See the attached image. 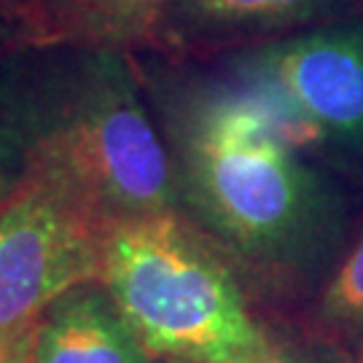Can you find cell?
Wrapping results in <instances>:
<instances>
[{
    "mask_svg": "<svg viewBox=\"0 0 363 363\" xmlns=\"http://www.w3.org/2000/svg\"><path fill=\"white\" fill-rule=\"evenodd\" d=\"M172 162L178 210L272 291L323 286L347 245V199L259 94L216 65L135 54Z\"/></svg>",
    "mask_w": 363,
    "mask_h": 363,
    "instance_id": "1",
    "label": "cell"
},
{
    "mask_svg": "<svg viewBox=\"0 0 363 363\" xmlns=\"http://www.w3.org/2000/svg\"><path fill=\"white\" fill-rule=\"evenodd\" d=\"M0 127L19 178L111 220L178 210L167 145L132 52L16 43L0 62Z\"/></svg>",
    "mask_w": 363,
    "mask_h": 363,
    "instance_id": "2",
    "label": "cell"
},
{
    "mask_svg": "<svg viewBox=\"0 0 363 363\" xmlns=\"http://www.w3.org/2000/svg\"><path fill=\"white\" fill-rule=\"evenodd\" d=\"M97 280L154 361L245 363L269 347L237 267L181 210L105 223Z\"/></svg>",
    "mask_w": 363,
    "mask_h": 363,
    "instance_id": "3",
    "label": "cell"
},
{
    "mask_svg": "<svg viewBox=\"0 0 363 363\" xmlns=\"http://www.w3.org/2000/svg\"><path fill=\"white\" fill-rule=\"evenodd\" d=\"M259 94L296 151L363 167V19H342L210 60Z\"/></svg>",
    "mask_w": 363,
    "mask_h": 363,
    "instance_id": "4",
    "label": "cell"
},
{
    "mask_svg": "<svg viewBox=\"0 0 363 363\" xmlns=\"http://www.w3.org/2000/svg\"><path fill=\"white\" fill-rule=\"evenodd\" d=\"M103 220L38 178L0 205V334L38 320L65 291L97 280Z\"/></svg>",
    "mask_w": 363,
    "mask_h": 363,
    "instance_id": "5",
    "label": "cell"
},
{
    "mask_svg": "<svg viewBox=\"0 0 363 363\" xmlns=\"http://www.w3.org/2000/svg\"><path fill=\"white\" fill-rule=\"evenodd\" d=\"M361 6L363 0H172L156 52L210 62L350 19Z\"/></svg>",
    "mask_w": 363,
    "mask_h": 363,
    "instance_id": "6",
    "label": "cell"
},
{
    "mask_svg": "<svg viewBox=\"0 0 363 363\" xmlns=\"http://www.w3.org/2000/svg\"><path fill=\"white\" fill-rule=\"evenodd\" d=\"M30 363H154L100 280L65 291L38 315Z\"/></svg>",
    "mask_w": 363,
    "mask_h": 363,
    "instance_id": "7",
    "label": "cell"
},
{
    "mask_svg": "<svg viewBox=\"0 0 363 363\" xmlns=\"http://www.w3.org/2000/svg\"><path fill=\"white\" fill-rule=\"evenodd\" d=\"M172 0H33L19 43H76L156 52Z\"/></svg>",
    "mask_w": 363,
    "mask_h": 363,
    "instance_id": "8",
    "label": "cell"
},
{
    "mask_svg": "<svg viewBox=\"0 0 363 363\" xmlns=\"http://www.w3.org/2000/svg\"><path fill=\"white\" fill-rule=\"evenodd\" d=\"M312 320L331 342H363V218L318 291Z\"/></svg>",
    "mask_w": 363,
    "mask_h": 363,
    "instance_id": "9",
    "label": "cell"
},
{
    "mask_svg": "<svg viewBox=\"0 0 363 363\" xmlns=\"http://www.w3.org/2000/svg\"><path fill=\"white\" fill-rule=\"evenodd\" d=\"M245 363H355L347 352L337 347L331 339H310V342H280L269 339V347Z\"/></svg>",
    "mask_w": 363,
    "mask_h": 363,
    "instance_id": "10",
    "label": "cell"
},
{
    "mask_svg": "<svg viewBox=\"0 0 363 363\" xmlns=\"http://www.w3.org/2000/svg\"><path fill=\"white\" fill-rule=\"evenodd\" d=\"M35 323L0 334V363H30Z\"/></svg>",
    "mask_w": 363,
    "mask_h": 363,
    "instance_id": "11",
    "label": "cell"
},
{
    "mask_svg": "<svg viewBox=\"0 0 363 363\" xmlns=\"http://www.w3.org/2000/svg\"><path fill=\"white\" fill-rule=\"evenodd\" d=\"M0 175H3V178H9V181H13V183H16V178H19L11 140H9V135H6L3 127H0Z\"/></svg>",
    "mask_w": 363,
    "mask_h": 363,
    "instance_id": "12",
    "label": "cell"
},
{
    "mask_svg": "<svg viewBox=\"0 0 363 363\" xmlns=\"http://www.w3.org/2000/svg\"><path fill=\"white\" fill-rule=\"evenodd\" d=\"M16 43H19L16 27H13V22L9 19V13L0 9V62L6 60V54L11 52Z\"/></svg>",
    "mask_w": 363,
    "mask_h": 363,
    "instance_id": "13",
    "label": "cell"
},
{
    "mask_svg": "<svg viewBox=\"0 0 363 363\" xmlns=\"http://www.w3.org/2000/svg\"><path fill=\"white\" fill-rule=\"evenodd\" d=\"M30 6H33V0H0V9L9 13V19L16 27V35L22 33V22H25Z\"/></svg>",
    "mask_w": 363,
    "mask_h": 363,
    "instance_id": "14",
    "label": "cell"
},
{
    "mask_svg": "<svg viewBox=\"0 0 363 363\" xmlns=\"http://www.w3.org/2000/svg\"><path fill=\"white\" fill-rule=\"evenodd\" d=\"M11 186H13V181H9V178H3V175H0V205H3V199L9 196Z\"/></svg>",
    "mask_w": 363,
    "mask_h": 363,
    "instance_id": "15",
    "label": "cell"
},
{
    "mask_svg": "<svg viewBox=\"0 0 363 363\" xmlns=\"http://www.w3.org/2000/svg\"><path fill=\"white\" fill-rule=\"evenodd\" d=\"M355 363H363V342L358 345V358H355Z\"/></svg>",
    "mask_w": 363,
    "mask_h": 363,
    "instance_id": "16",
    "label": "cell"
},
{
    "mask_svg": "<svg viewBox=\"0 0 363 363\" xmlns=\"http://www.w3.org/2000/svg\"><path fill=\"white\" fill-rule=\"evenodd\" d=\"M156 363H189V361H156Z\"/></svg>",
    "mask_w": 363,
    "mask_h": 363,
    "instance_id": "17",
    "label": "cell"
}]
</instances>
